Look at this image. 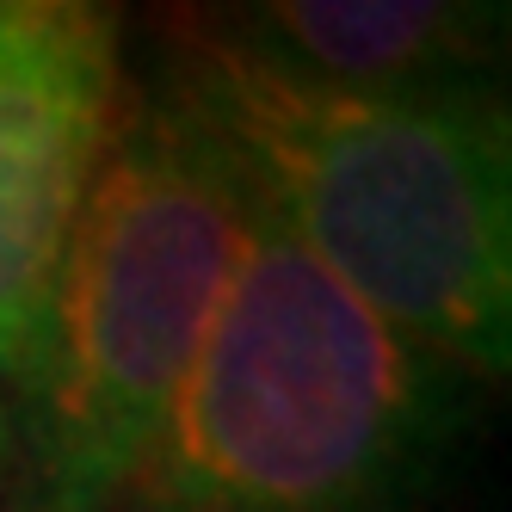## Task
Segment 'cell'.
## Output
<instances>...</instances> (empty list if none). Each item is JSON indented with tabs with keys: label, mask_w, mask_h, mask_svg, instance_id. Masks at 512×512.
<instances>
[{
	"label": "cell",
	"mask_w": 512,
	"mask_h": 512,
	"mask_svg": "<svg viewBox=\"0 0 512 512\" xmlns=\"http://www.w3.org/2000/svg\"><path fill=\"white\" fill-rule=\"evenodd\" d=\"M149 81L278 223L469 383L512 371V124L500 93H346L149 19Z\"/></svg>",
	"instance_id": "1"
},
{
	"label": "cell",
	"mask_w": 512,
	"mask_h": 512,
	"mask_svg": "<svg viewBox=\"0 0 512 512\" xmlns=\"http://www.w3.org/2000/svg\"><path fill=\"white\" fill-rule=\"evenodd\" d=\"M475 395L253 198L223 309L118 512H401L457 451Z\"/></svg>",
	"instance_id": "2"
},
{
	"label": "cell",
	"mask_w": 512,
	"mask_h": 512,
	"mask_svg": "<svg viewBox=\"0 0 512 512\" xmlns=\"http://www.w3.org/2000/svg\"><path fill=\"white\" fill-rule=\"evenodd\" d=\"M247 229V179L136 68L112 155L62 253L44 358L13 395L0 512L124 506L186 395Z\"/></svg>",
	"instance_id": "3"
},
{
	"label": "cell",
	"mask_w": 512,
	"mask_h": 512,
	"mask_svg": "<svg viewBox=\"0 0 512 512\" xmlns=\"http://www.w3.org/2000/svg\"><path fill=\"white\" fill-rule=\"evenodd\" d=\"M130 0H0V383L44 358L62 253L130 105Z\"/></svg>",
	"instance_id": "4"
},
{
	"label": "cell",
	"mask_w": 512,
	"mask_h": 512,
	"mask_svg": "<svg viewBox=\"0 0 512 512\" xmlns=\"http://www.w3.org/2000/svg\"><path fill=\"white\" fill-rule=\"evenodd\" d=\"M284 75L346 93H500L506 0H149Z\"/></svg>",
	"instance_id": "5"
},
{
	"label": "cell",
	"mask_w": 512,
	"mask_h": 512,
	"mask_svg": "<svg viewBox=\"0 0 512 512\" xmlns=\"http://www.w3.org/2000/svg\"><path fill=\"white\" fill-rule=\"evenodd\" d=\"M7 469H13V395L0 383V482H7Z\"/></svg>",
	"instance_id": "6"
}]
</instances>
